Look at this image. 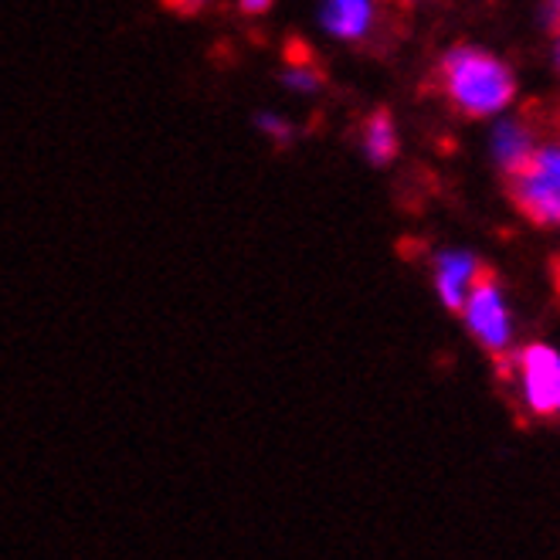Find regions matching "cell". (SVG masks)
<instances>
[{
	"mask_svg": "<svg viewBox=\"0 0 560 560\" xmlns=\"http://www.w3.org/2000/svg\"><path fill=\"white\" fill-rule=\"evenodd\" d=\"M282 58H285V65H289V72H310V69H323L319 58H316V51H313L306 42H300V38H289V42L282 45Z\"/></svg>",
	"mask_w": 560,
	"mask_h": 560,
	"instance_id": "cell-9",
	"label": "cell"
},
{
	"mask_svg": "<svg viewBox=\"0 0 560 560\" xmlns=\"http://www.w3.org/2000/svg\"><path fill=\"white\" fill-rule=\"evenodd\" d=\"M513 377L523 408L534 418H557L560 411V353L547 343H530L513 357Z\"/></svg>",
	"mask_w": 560,
	"mask_h": 560,
	"instance_id": "cell-4",
	"label": "cell"
},
{
	"mask_svg": "<svg viewBox=\"0 0 560 560\" xmlns=\"http://www.w3.org/2000/svg\"><path fill=\"white\" fill-rule=\"evenodd\" d=\"M482 266H479V258H472L469 252H445L439 255L435 261V289L442 295V303L445 310L458 313L466 303V295L472 289V282L479 279Z\"/></svg>",
	"mask_w": 560,
	"mask_h": 560,
	"instance_id": "cell-5",
	"label": "cell"
},
{
	"mask_svg": "<svg viewBox=\"0 0 560 560\" xmlns=\"http://www.w3.org/2000/svg\"><path fill=\"white\" fill-rule=\"evenodd\" d=\"M435 85L445 103L469 119L497 116L513 106L516 79L510 65L482 48H452L435 72Z\"/></svg>",
	"mask_w": 560,
	"mask_h": 560,
	"instance_id": "cell-1",
	"label": "cell"
},
{
	"mask_svg": "<svg viewBox=\"0 0 560 560\" xmlns=\"http://www.w3.org/2000/svg\"><path fill=\"white\" fill-rule=\"evenodd\" d=\"M360 143H364V153L371 163L384 167L394 156H398V126H394V116L387 109H374L364 126H360Z\"/></svg>",
	"mask_w": 560,
	"mask_h": 560,
	"instance_id": "cell-8",
	"label": "cell"
},
{
	"mask_svg": "<svg viewBox=\"0 0 560 560\" xmlns=\"http://www.w3.org/2000/svg\"><path fill=\"white\" fill-rule=\"evenodd\" d=\"M323 21L337 38L360 42L371 31L374 8H371V0H326Z\"/></svg>",
	"mask_w": 560,
	"mask_h": 560,
	"instance_id": "cell-7",
	"label": "cell"
},
{
	"mask_svg": "<svg viewBox=\"0 0 560 560\" xmlns=\"http://www.w3.org/2000/svg\"><path fill=\"white\" fill-rule=\"evenodd\" d=\"M238 8H242L248 18H261V14H269L272 0H238Z\"/></svg>",
	"mask_w": 560,
	"mask_h": 560,
	"instance_id": "cell-12",
	"label": "cell"
},
{
	"mask_svg": "<svg viewBox=\"0 0 560 560\" xmlns=\"http://www.w3.org/2000/svg\"><path fill=\"white\" fill-rule=\"evenodd\" d=\"M405 4H411V0H405Z\"/></svg>",
	"mask_w": 560,
	"mask_h": 560,
	"instance_id": "cell-14",
	"label": "cell"
},
{
	"mask_svg": "<svg viewBox=\"0 0 560 560\" xmlns=\"http://www.w3.org/2000/svg\"><path fill=\"white\" fill-rule=\"evenodd\" d=\"M553 65H557V72H560V31L553 35Z\"/></svg>",
	"mask_w": 560,
	"mask_h": 560,
	"instance_id": "cell-13",
	"label": "cell"
},
{
	"mask_svg": "<svg viewBox=\"0 0 560 560\" xmlns=\"http://www.w3.org/2000/svg\"><path fill=\"white\" fill-rule=\"evenodd\" d=\"M160 4L177 18H194V14H201L208 4H214V0H160Z\"/></svg>",
	"mask_w": 560,
	"mask_h": 560,
	"instance_id": "cell-10",
	"label": "cell"
},
{
	"mask_svg": "<svg viewBox=\"0 0 560 560\" xmlns=\"http://www.w3.org/2000/svg\"><path fill=\"white\" fill-rule=\"evenodd\" d=\"M537 129L526 119H503L492 133V156H497L500 171L510 177L520 163L537 150Z\"/></svg>",
	"mask_w": 560,
	"mask_h": 560,
	"instance_id": "cell-6",
	"label": "cell"
},
{
	"mask_svg": "<svg viewBox=\"0 0 560 560\" xmlns=\"http://www.w3.org/2000/svg\"><path fill=\"white\" fill-rule=\"evenodd\" d=\"M544 24L553 31H560V0H544Z\"/></svg>",
	"mask_w": 560,
	"mask_h": 560,
	"instance_id": "cell-11",
	"label": "cell"
},
{
	"mask_svg": "<svg viewBox=\"0 0 560 560\" xmlns=\"http://www.w3.org/2000/svg\"><path fill=\"white\" fill-rule=\"evenodd\" d=\"M516 211L540 228H560V143H537L506 177Z\"/></svg>",
	"mask_w": 560,
	"mask_h": 560,
	"instance_id": "cell-2",
	"label": "cell"
},
{
	"mask_svg": "<svg viewBox=\"0 0 560 560\" xmlns=\"http://www.w3.org/2000/svg\"><path fill=\"white\" fill-rule=\"evenodd\" d=\"M458 313L466 316V329L486 353L506 357L513 350V337H516L513 334V316H510L506 295H503L497 276H492L489 269L479 272V279L472 282L466 303Z\"/></svg>",
	"mask_w": 560,
	"mask_h": 560,
	"instance_id": "cell-3",
	"label": "cell"
}]
</instances>
